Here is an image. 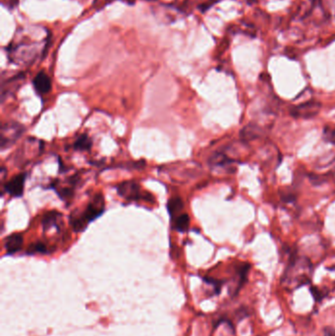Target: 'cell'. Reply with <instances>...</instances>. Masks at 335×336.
Wrapping results in <instances>:
<instances>
[{
	"mask_svg": "<svg viewBox=\"0 0 335 336\" xmlns=\"http://www.w3.org/2000/svg\"><path fill=\"white\" fill-rule=\"evenodd\" d=\"M313 265L306 257L292 255L282 276V285L289 291L295 290L311 282Z\"/></svg>",
	"mask_w": 335,
	"mask_h": 336,
	"instance_id": "cell-1",
	"label": "cell"
},
{
	"mask_svg": "<svg viewBox=\"0 0 335 336\" xmlns=\"http://www.w3.org/2000/svg\"><path fill=\"white\" fill-rule=\"evenodd\" d=\"M105 212V199L102 194L95 196L82 212H74L70 217V224L76 232H83L90 223L98 219Z\"/></svg>",
	"mask_w": 335,
	"mask_h": 336,
	"instance_id": "cell-2",
	"label": "cell"
},
{
	"mask_svg": "<svg viewBox=\"0 0 335 336\" xmlns=\"http://www.w3.org/2000/svg\"><path fill=\"white\" fill-rule=\"evenodd\" d=\"M39 54V43L36 41H28L24 37L20 42H13L9 46L10 60L22 66L31 65Z\"/></svg>",
	"mask_w": 335,
	"mask_h": 336,
	"instance_id": "cell-3",
	"label": "cell"
},
{
	"mask_svg": "<svg viewBox=\"0 0 335 336\" xmlns=\"http://www.w3.org/2000/svg\"><path fill=\"white\" fill-rule=\"evenodd\" d=\"M25 128L17 122H6L1 127V149H8L12 147L23 135Z\"/></svg>",
	"mask_w": 335,
	"mask_h": 336,
	"instance_id": "cell-4",
	"label": "cell"
},
{
	"mask_svg": "<svg viewBox=\"0 0 335 336\" xmlns=\"http://www.w3.org/2000/svg\"><path fill=\"white\" fill-rule=\"evenodd\" d=\"M117 193L120 197L124 198L127 201H146V202H153L152 196L143 192L139 184L133 181H127L119 184L117 186Z\"/></svg>",
	"mask_w": 335,
	"mask_h": 336,
	"instance_id": "cell-5",
	"label": "cell"
},
{
	"mask_svg": "<svg viewBox=\"0 0 335 336\" xmlns=\"http://www.w3.org/2000/svg\"><path fill=\"white\" fill-rule=\"evenodd\" d=\"M235 159L224 152H216L209 160L212 170L218 173L230 174L235 170Z\"/></svg>",
	"mask_w": 335,
	"mask_h": 336,
	"instance_id": "cell-6",
	"label": "cell"
},
{
	"mask_svg": "<svg viewBox=\"0 0 335 336\" xmlns=\"http://www.w3.org/2000/svg\"><path fill=\"white\" fill-rule=\"evenodd\" d=\"M322 105L316 101H308L290 109V114L297 119H310L319 114Z\"/></svg>",
	"mask_w": 335,
	"mask_h": 336,
	"instance_id": "cell-7",
	"label": "cell"
},
{
	"mask_svg": "<svg viewBox=\"0 0 335 336\" xmlns=\"http://www.w3.org/2000/svg\"><path fill=\"white\" fill-rule=\"evenodd\" d=\"M26 178H27L26 173H20L14 176L5 184H3V193L6 192L7 194L13 197H21L24 194Z\"/></svg>",
	"mask_w": 335,
	"mask_h": 336,
	"instance_id": "cell-8",
	"label": "cell"
},
{
	"mask_svg": "<svg viewBox=\"0 0 335 336\" xmlns=\"http://www.w3.org/2000/svg\"><path fill=\"white\" fill-rule=\"evenodd\" d=\"M33 85H34L36 92L40 96L46 95L47 93H49L51 90V86H52L49 76L43 71L38 72L35 76L33 80Z\"/></svg>",
	"mask_w": 335,
	"mask_h": 336,
	"instance_id": "cell-9",
	"label": "cell"
},
{
	"mask_svg": "<svg viewBox=\"0 0 335 336\" xmlns=\"http://www.w3.org/2000/svg\"><path fill=\"white\" fill-rule=\"evenodd\" d=\"M262 135H263L262 128L255 123H250L247 126H245L240 133L241 140L244 143H248L256 139H259Z\"/></svg>",
	"mask_w": 335,
	"mask_h": 336,
	"instance_id": "cell-10",
	"label": "cell"
},
{
	"mask_svg": "<svg viewBox=\"0 0 335 336\" xmlns=\"http://www.w3.org/2000/svg\"><path fill=\"white\" fill-rule=\"evenodd\" d=\"M23 236L21 234H12L5 238L4 240V248L7 255H13L19 252L23 246Z\"/></svg>",
	"mask_w": 335,
	"mask_h": 336,
	"instance_id": "cell-11",
	"label": "cell"
},
{
	"mask_svg": "<svg viewBox=\"0 0 335 336\" xmlns=\"http://www.w3.org/2000/svg\"><path fill=\"white\" fill-rule=\"evenodd\" d=\"M22 81H23V75H19V76H15L7 80L6 83L5 82L2 83V91H1L2 103L4 102L7 96L11 95L13 92H15L19 88Z\"/></svg>",
	"mask_w": 335,
	"mask_h": 336,
	"instance_id": "cell-12",
	"label": "cell"
},
{
	"mask_svg": "<svg viewBox=\"0 0 335 336\" xmlns=\"http://www.w3.org/2000/svg\"><path fill=\"white\" fill-rule=\"evenodd\" d=\"M93 141L87 134H81L75 140L73 149L78 151H89L92 149Z\"/></svg>",
	"mask_w": 335,
	"mask_h": 336,
	"instance_id": "cell-13",
	"label": "cell"
},
{
	"mask_svg": "<svg viewBox=\"0 0 335 336\" xmlns=\"http://www.w3.org/2000/svg\"><path fill=\"white\" fill-rule=\"evenodd\" d=\"M61 215L58 214L57 212H49L47 213L43 219H42V226L44 230H49L51 227H56L58 225V223L60 222Z\"/></svg>",
	"mask_w": 335,
	"mask_h": 336,
	"instance_id": "cell-14",
	"label": "cell"
},
{
	"mask_svg": "<svg viewBox=\"0 0 335 336\" xmlns=\"http://www.w3.org/2000/svg\"><path fill=\"white\" fill-rule=\"evenodd\" d=\"M183 208H184V203H183L182 199L179 198V197L172 198L168 201L167 210H168V213L171 217H175L177 214L181 213Z\"/></svg>",
	"mask_w": 335,
	"mask_h": 336,
	"instance_id": "cell-15",
	"label": "cell"
},
{
	"mask_svg": "<svg viewBox=\"0 0 335 336\" xmlns=\"http://www.w3.org/2000/svg\"><path fill=\"white\" fill-rule=\"evenodd\" d=\"M189 224H190L189 216L187 214H182L174 219L173 228L178 232H185L189 228Z\"/></svg>",
	"mask_w": 335,
	"mask_h": 336,
	"instance_id": "cell-16",
	"label": "cell"
},
{
	"mask_svg": "<svg viewBox=\"0 0 335 336\" xmlns=\"http://www.w3.org/2000/svg\"><path fill=\"white\" fill-rule=\"evenodd\" d=\"M28 254L34 255V254H47L48 253V248L45 244L41 242H37L35 244H32L29 249H28Z\"/></svg>",
	"mask_w": 335,
	"mask_h": 336,
	"instance_id": "cell-17",
	"label": "cell"
},
{
	"mask_svg": "<svg viewBox=\"0 0 335 336\" xmlns=\"http://www.w3.org/2000/svg\"><path fill=\"white\" fill-rule=\"evenodd\" d=\"M204 281L213 286L214 291H215V295H219L221 293L223 285V283L222 281H219V280H216V279L210 278V277H205Z\"/></svg>",
	"mask_w": 335,
	"mask_h": 336,
	"instance_id": "cell-18",
	"label": "cell"
},
{
	"mask_svg": "<svg viewBox=\"0 0 335 336\" xmlns=\"http://www.w3.org/2000/svg\"><path fill=\"white\" fill-rule=\"evenodd\" d=\"M326 138L328 141L335 144V128L334 129H326Z\"/></svg>",
	"mask_w": 335,
	"mask_h": 336,
	"instance_id": "cell-19",
	"label": "cell"
},
{
	"mask_svg": "<svg viewBox=\"0 0 335 336\" xmlns=\"http://www.w3.org/2000/svg\"><path fill=\"white\" fill-rule=\"evenodd\" d=\"M312 293H313V296L314 298L316 299L317 301H322L323 299L325 298V294L322 293V291L318 288H312Z\"/></svg>",
	"mask_w": 335,
	"mask_h": 336,
	"instance_id": "cell-20",
	"label": "cell"
},
{
	"mask_svg": "<svg viewBox=\"0 0 335 336\" xmlns=\"http://www.w3.org/2000/svg\"><path fill=\"white\" fill-rule=\"evenodd\" d=\"M326 336H335V330L333 328H326L325 329Z\"/></svg>",
	"mask_w": 335,
	"mask_h": 336,
	"instance_id": "cell-21",
	"label": "cell"
}]
</instances>
